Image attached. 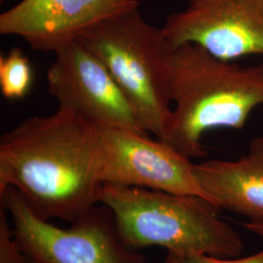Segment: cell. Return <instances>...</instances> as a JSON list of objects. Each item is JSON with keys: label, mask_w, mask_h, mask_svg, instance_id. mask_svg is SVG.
<instances>
[{"label": "cell", "mask_w": 263, "mask_h": 263, "mask_svg": "<svg viewBox=\"0 0 263 263\" xmlns=\"http://www.w3.org/2000/svg\"><path fill=\"white\" fill-rule=\"evenodd\" d=\"M99 129L58 108L30 117L0 139V190L19 191L42 219L74 222L100 201Z\"/></svg>", "instance_id": "6da1fadb"}, {"label": "cell", "mask_w": 263, "mask_h": 263, "mask_svg": "<svg viewBox=\"0 0 263 263\" xmlns=\"http://www.w3.org/2000/svg\"><path fill=\"white\" fill-rule=\"evenodd\" d=\"M169 78L173 109L160 141L190 159L207 155V132L241 130L263 105V63L242 66L183 44L170 54Z\"/></svg>", "instance_id": "7a4b0ae2"}, {"label": "cell", "mask_w": 263, "mask_h": 263, "mask_svg": "<svg viewBox=\"0 0 263 263\" xmlns=\"http://www.w3.org/2000/svg\"><path fill=\"white\" fill-rule=\"evenodd\" d=\"M99 203L111 210L120 240L131 250L156 246L168 254L219 257L244 253L243 236L206 198L104 183Z\"/></svg>", "instance_id": "3957f363"}, {"label": "cell", "mask_w": 263, "mask_h": 263, "mask_svg": "<svg viewBox=\"0 0 263 263\" xmlns=\"http://www.w3.org/2000/svg\"><path fill=\"white\" fill-rule=\"evenodd\" d=\"M77 40L103 62L144 129L161 140L173 109L169 78L173 49L162 28L149 25L138 7L104 20Z\"/></svg>", "instance_id": "277c9868"}, {"label": "cell", "mask_w": 263, "mask_h": 263, "mask_svg": "<svg viewBox=\"0 0 263 263\" xmlns=\"http://www.w3.org/2000/svg\"><path fill=\"white\" fill-rule=\"evenodd\" d=\"M0 204L32 263H151L123 244L115 216L103 204L95 205L66 229L34 215L12 186L0 190Z\"/></svg>", "instance_id": "5b68a950"}, {"label": "cell", "mask_w": 263, "mask_h": 263, "mask_svg": "<svg viewBox=\"0 0 263 263\" xmlns=\"http://www.w3.org/2000/svg\"><path fill=\"white\" fill-rule=\"evenodd\" d=\"M48 69V91L58 108L100 127H117L148 136L141 118L109 70L79 40L58 50Z\"/></svg>", "instance_id": "8992f818"}, {"label": "cell", "mask_w": 263, "mask_h": 263, "mask_svg": "<svg viewBox=\"0 0 263 263\" xmlns=\"http://www.w3.org/2000/svg\"><path fill=\"white\" fill-rule=\"evenodd\" d=\"M98 129L99 176L103 183L210 200L195 178L194 163L169 144L123 128Z\"/></svg>", "instance_id": "52a82bcc"}, {"label": "cell", "mask_w": 263, "mask_h": 263, "mask_svg": "<svg viewBox=\"0 0 263 263\" xmlns=\"http://www.w3.org/2000/svg\"><path fill=\"white\" fill-rule=\"evenodd\" d=\"M161 28L172 49L194 44L231 62L263 56V0H187Z\"/></svg>", "instance_id": "ba28073f"}, {"label": "cell", "mask_w": 263, "mask_h": 263, "mask_svg": "<svg viewBox=\"0 0 263 263\" xmlns=\"http://www.w3.org/2000/svg\"><path fill=\"white\" fill-rule=\"evenodd\" d=\"M140 4L139 0H22L0 15V34L20 36L36 51L56 53L104 20Z\"/></svg>", "instance_id": "9c48e42d"}, {"label": "cell", "mask_w": 263, "mask_h": 263, "mask_svg": "<svg viewBox=\"0 0 263 263\" xmlns=\"http://www.w3.org/2000/svg\"><path fill=\"white\" fill-rule=\"evenodd\" d=\"M200 187L212 202L263 224V135L238 159L209 160L193 167Z\"/></svg>", "instance_id": "30bf717a"}, {"label": "cell", "mask_w": 263, "mask_h": 263, "mask_svg": "<svg viewBox=\"0 0 263 263\" xmlns=\"http://www.w3.org/2000/svg\"><path fill=\"white\" fill-rule=\"evenodd\" d=\"M32 85V69L28 57L20 48H13L0 57V90L8 100H20L28 94Z\"/></svg>", "instance_id": "8fae6325"}, {"label": "cell", "mask_w": 263, "mask_h": 263, "mask_svg": "<svg viewBox=\"0 0 263 263\" xmlns=\"http://www.w3.org/2000/svg\"><path fill=\"white\" fill-rule=\"evenodd\" d=\"M8 213L0 207V263H32L10 224Z\"/></svg>", "instance_id": "7c38bea8"}, {"label": "cell", "mask_w": 263, "mask_h": 263, "mask_svg": "<svg viewBox=\"0 0 263 263\" xmlns=\"http://www.w3.org/2000/svg\"><path fill=\"white\" fill-rule=\"evenodd\" d=\"M163 263H263V249L256 254L243 257H219L211 254H168Z\"/></svg>", "instance_id": "4fadbf2b"}, {"label": "cell", "mask_w": 263, "mask_h": 263, "mask_svg": "<svg viewBox=\"0 0 263 263\" xmlns=\"http://www.w3.org/2000/svg\"><path fill=\"white\" fill-rule=\"evenodd\" d=\"M244 226L250 232L254 233V235L258 236L263 240V224H254V223L247 222L245 223Z\"/></svg>", "instance_id": "5bb4252c"}, {"label": "cell", "mask_w": 263, "mask_h": 263, "mask_svg": "<svg viewBox=\"0 0 263 263\" xmlns=\"http://www.w3.org/2000/svg\"><path fill=\"white\" fill-rule=\"evenodd\" d=\"M3 1H4V0H0V2H1V3H3Z\"/></svg>", "instance_id": "9a60e30c"}]
</instances>
